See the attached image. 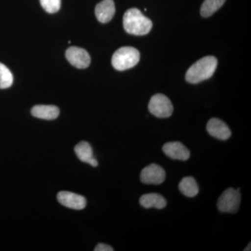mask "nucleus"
<instances>
[{"label":"nucleus","instance_id":"nucleus-1","mask_svg":"<svg viewBox=\"0 0 251 251\" xmlns=\"http://www.w3.org/2000/svg\"><path fill=\"white\" fill-rule=\"evenodd\" d=\"M123 25L127 33L137 36L146 35L151 31L153 25L151 20L135 8L126 11L124 15Z\"/></svg>","mask_w":251,"mask_h":251},{"label":"nucleus","instance_id":"nucleus-2","mask_svg":"<svg viewBox=\"0 0 251 251\" xmlns=\"http://www.w3.org/2000/svg\"><path fill=\"white\" fill-rule=\"evenodd\" d=\"M217 59L213 56H206L198 60L188 69L186 79L190 83L196 84L207 80L216 72Z\"/></svg>","mask_w":251,"mask_h":251},{"label":"nucleus","instance_id":"nucleus-3","mask_svg":"<svg viewBox=\"0 0 251 251\" xmlns=\"http://www.w3.org/2000/svg\"><path fill=\"white\" fill-rule=\"evenodd\" d=\"M139 51L135 48L126 46L120 48L114 53L112 64L116 70L125 71L131 69L139 62Z\"/></svg>","mask_w":251,"mask_h":251},{"label":"nucleus","instance_id":"nucleus-4","mask_svg":"<svg viewBox=\"0 0 251 251\" xmlns=\"http://www.w3.org/2000/svg\"><path fill=\"white\" fill-rule=\"evenodd\" d=\"M241 203V194L233 188L226 189L218 200L217 206L223 213H237Z\"/></svg>","mask_w":251,"mask_h":251},{"label":"nucleus","instance_id":"nucleus-5","mask_svg":"<svg viewBox=\"0 0 251 251\" xmlns=\"http://www.w3.org/2000/svg\"><path fill=\"white\" fill-rule=\"evenodd\" d=\"M149 110L158 118H168L173 112V105L171 100L161 94L153 95L150 100Z\"/></svg>","mask_w":251,"mask_h":251},{"label":"nucleus","instance_id":"nucleus-6","mask_svg":"<svg viewBox=\"0 0 251 251\" xmlns=\"http://www.w3.org/2000/svg\"><path fill=\"white\" fill-rule=\"evenodd\" d=\"M166 179V172L162 167L152 163L145 167L140 173V180L144 184L159 185Z\"/></svg>","mask_w":251,"mask_h":251},{"label":"nucleus","instance_id":"nucleus-7","mask_svg":"<svg viewBox=\"0 0 251 251\" xmlns=\"http://www.w3.org/2000/svg\"><path fill=\"white\" fill-rule=\"evenodd\" d=\"M67 60L77 69H86L90 66L91 57L85 49L78 47H70L66 52Z\"/></svg>","mask_w":251,"mask_h":251},{"label":"nucleus","instance_id":"nucleus-8","mask_svg":"<svg viewBox=\"0 0 251 251\" xmlns=\"http://www.w3.org/2000/svg\"><path fill=\"white\" fill-rule=\"evenodd\" d=\"M57 201L62 205L75 210L85 208L87 201L85 197L69 191H60L57 194Z\"/></svg>","mask_w":251,"mask_h":251},{"label":"nucleus","instance_id":"nucleus-9","mask_svg":"<svg viewBox=\"0 0 251 251\" xmlns=\"http://www.w3.org/2000/svg\"><path fill=\"white\" fill-rule=\"evenodd\" d=\"M165 154L172 159L187 161L191 156L189 150L180 142H169L163 146Z\"/></svg>","mask_w":251,"mask_h":251},{"label":"nucleus","instance_id":"nucleus-10","mask_svg":"<svg viewBox=\"0 0 251 251\" xmlns=\"http://www.w3.org/2000/svg\"><path fill=\"white\" fill-rule=\"evenodd\" d=\"M206 130L211 136L221 140H227L231 136L228 126L219 119H211L206 125Z\"/></svg>","mask_w":251,"mask_h":251},{"label":"nucleus","instance_id":"nucleus-11","mask_svg":"<svg viewBox=\"0 0 251 251\" xmlns=\"http://www.w3.org/2000/svg\"><path fill=\"white\" fill-rule=\"evenodd\" d=\"M115 14V6L113 0H103L96 6L95 15L100 23H108Z\"/></svg>","mask_w":251,"mask_h":251},{"label":"nucleus","instance_id":"nucleus-12","mask_svg":"<svg viewBox=\"0 0 251 251\" xmlns=\"http://www.w3.org/2000/svg\"><path fill=\"white\" fill-rule=\"evenodd\" d=\"M74 151L80 161L89 163L92 167L98 166V161L94 157L93 150L90 143L85 141L80 142L75 147Z\"/></svg>","mask_w":251,"mask_h":251},{"label":"nucleus","instance_id":"nucleus-13","mask_svg":"<svg viewBox=\"0 0 251 251\" xmlns=\"http://www.w3.org/2000/svg\"><path fill=\"white\" fill-rule=\"evenodd\" d=\"M31 115L41 120H53L59 115V110L57 106L49 105H38L33 107Z\"/></svg>","mask_w":251,"mask_h":251},{"label":"nucleus","instance_id":"nucleus-14","mask_svg":"<svg viewBox=\"0 0 251 251\" xmlns=\"http://www.w3.org/2000/svg\"><path fill=\"white\" fill-rule=\"evenodd\" d=\"M140 205L146 209L156 208L161 209L166 207L167 202L165 198L156 193H150L143 195L140 198Z\"/></svg>","mask_w":251,"mask_h":251},{"label":"nucleus","instance_id":"nucleus-15","mask_svg":"<svg viewBox=\"0 0 251 251\" xmlns=\"http://www.w3.org/2000/svg\"><path fill=\"white\" fill-rule=\"evenodd\" d=\"M180 192L188 198L196 197L199 193L197 181L192 176H186L181 180L179 184Z\"/></svg>","mask_w":251,"mask_h":251},{"label":"nucleus","instance_id":"nucleus-16","mask_svg":"<svg viewBox=\"0 0 251 251\" xmlns=\"http://www.w3.org/2000/svg\"><path fill=\"white\" fill-rule=\"evenodd\" d=\"M226 0H204L201 6V14L204 18L209 17L224 5Z\"/></svg>","mask_w":251,"mask_h":251},{"label":"nucleus","instance_id":"nucleus-17","mask_svg":"<svg viewBox=\"0 0 251 251\" xmlns=\"http://www.w3.org/2000/svg\"><path fill=\"white\" fill-rule=\"evenodd\" d=\"M14 82L12 73L4 64L0 63V89L9 88Z\"/></svg>","mask_w":251,"mask_h":251},{"label":"nucleus","instance_id":"nucleus-18","mask_svg":"<svg viewBox=\"0 0 251 251\" xmlns=\"http://www.w3.org/2000/svg\"><path fill=\"white\" fill-rule=\"evenodd\" d=\"M40 3L44 9L49 14H54L60 9L61 0H40Z\"/></svg>","mask_w":251,"mask_h":251},{"label":"nucleus","instance_id":"nucleus-19","mask_svg":"<svg viewBox=\"0 0 251 251\" xmlns=\"http://www.w3.org/2000/svg\"><path fill=\"white\" fill-rule=\"evenodd\" d=\"M94 251H113L114 249H112L110 246L107 245L105 244H102V243H100L99 244L97 247L94 249Z\"/></svg>","mask_w":251,"mask_h":251}]
</instances>
